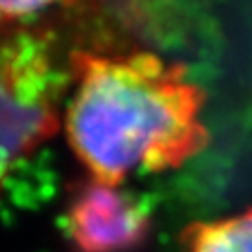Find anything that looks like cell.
Returning a JSON list of instances; mask_svg holds the SVG:
<instances>
[{"label": "cell", "mask_w": 252, "mask_h": 252, "mask_svg": "<svg viewBox=\"0 0 252 252\" xmlns=\"http://www.w3.org/2000/svg\"><path fill=\"white\" fill-rule=\"evenodd\" d=\"M183 252H252V207L189 226Z\"/></svg>", "instance_id": "cell-4"}, {"label": "cell", "mask_w": 252, "mask_h": 252, "mask_svg": "<svg viewBox=\"0 0 252 252\" xmlns=\"http://www.w3.org/2000/svg\"><path fill=\"white\" fill-rule=\"evenodd\" d=\"M60 0H0V19L2 21H25L43 9L51 8Z\"/></svg>", "instance_id": "cell-5"}, {"label": "cell", "mask_w": 252, "mask_h": 252, "mask_svg": "<svg viewBox=\"0 0 252 252\" xmlns=\"http://www.w3.org/2000/svg\"><path fill=\"white\" fill-rule=\"evenodd\" d=\"M71 77L65 136L97 183L178 168L207 144L202 92L178 63L144 51L77 53Z\"/></svg>", "instance_id": "cell-1"}, {"label": "cell", "mask_w": 252, "mask_h": 252, "mask_svg": "<svg viewBox=\"0 0 252 252\" xmlns=\"http://www.w3.org/2000/svg\"><path fill=\"white\" fill-rule=\"evenodd\" d=\"M65 235L77 252H129L150 232V215L138 202L92 180L65 209Z\"/></svg>", "instance_id": "cell-3"}, {"label": "cell", "mask_w": 252, "mask_h": 252, "mask_svg": "<svg viewBox=\"0 0 252 252\" xmlns=\"http://www.w3.org/2000/svg\"><path fill=\"white\" fill-rule=\"evenodd\" d=\"M65 86L53 34L34 23L0 19V194L56 133Z\"/></svg>", "instance_id": "cell-2"}]
</instances>
